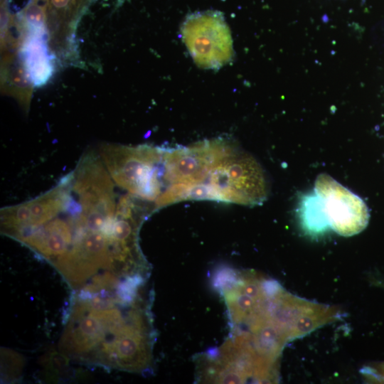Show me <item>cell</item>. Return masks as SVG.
Listing matches in <instances>:
<instances>
[{"label": "cell", "mask_w": 384, "mask_h": 384, "mask_svg": "<svg viewBox=\"0 0 384 384\" xmlns=\"http://www.w3.org/2000/svg\"><path fill=\"white\" fill-rule=\"evenodd\" d=\"M117 186L97 151L55 186L7 210V234L49 262L75 291L142 264L139 233L151 215Z\"/></svg>", "instance_id": "cell-1"}, {"label": "cell", "mask_w": 384, "mask_h": 384, "mask_svg": "<svg viewBox=\"0 0 384 384\" xmlns=\"http://www.w3.org/2000/svg\"><path fill=\"white\" fill-rule=\"evenodd\" d=\"M298 209L302 224L306 231L318 233L329 226L321 200L315 192L304 195Z\"/></svg>", "instance_id": "cell-9"}, {"label": "cell", "mask_w": 384, "mask_h": 384, "mask_svg": "<svg viewBox=\"0 0 384 384\" xmlns=\"http://www.w3.org/2000/svg\"><path fill=\"white\" fill-rule=\"evenodd\" d=\"M52 6L58 10H65L70 6L71 0H50Z\"/></svg>", "instance_id": "cell-11"}, {"label": "cell", "mask_w": 384, "mask_h": 384, "mask_svg": "<svg viewBox=\"0 0 384 384\" xmlns=\"http://www.w3.org/2000/svg\"><path fill=\"white\" fill-rule=\"evenodd\" d=\"M314 192L321 200L329 225L339 235H356L368 225L369 212L364 201L330 176H318Z\"/></svg>", "instance_id": "cell-7"}, {"label": "cell", "mask_w": 384, "mask_h": 384, "mask_svg": "<svg viewBox=\"0 0 384 384\" xmlns=\"http://www.w3.org/2000/svg\"><path fill=\"white\" fill-rule=\"evenodd\" d=\"M238 148L235 142L223 137L189 146L164 147V179L170 203L181 201L186 190L204 183L211 169Z\"/></svg>", "instance_id": "cell-4"}, {"label": "cell", "mask_w": 384, "mask_h": 384, "mask_svg": "<svg viewBox=\"0 0 384 384\" xmlns=\"http://www.w3.org/2000/svg\"><path fill=\"white\" fill-rule=\"evenodd\" d=\"M29 31L21 50V57L30 81L39 87L46 84L53 74V58L48 50L44 28Z\"/></svg>", "instance_id": "cell-8"}, {"label": "cell", "mask_w": 384, "mask_h": 384, "mask_svg": "<svg viewBox=\"0 0 384 384\" xmlns=\"http://www.w3.org/2000/svg\"><path fill=\"white\" fill-rule=\"evenodd\" d=\"M181 31L183 41L198 66L218 70L233 59L231 33L219 11L192 14L186 17Z\"/></svg>", "instance_id": "cell-6"}, {"label": "cell", "mask_w": 384, "mask_h": 384, "mask_svg": "<svg viewBox=\"0 0 384 384\" xmlns=\"http://www.w3.org/2000/svg\"><path fill=\"white\" fill-rule=\"evenodd\" d=\"M205 200L245 206L262 204L268 186L261 166L239 148L220 160L203 183Z\"/></svg>", "instance_id": "cell-3"}, {"label": "cell", "mask_w": 384, "mask_h": 384, "mask_svg": "<svg viewBox=\"0 0 384 384\" xmlns=\"http://www.w3.org/2000/svg\"><path fill=\"white\" fill-rule=\"evenodd\" d=\"M213 352L198 358L199 380L215 383H272L276 362L250 345L229 337Z\"/></svg>", "instance_id": "cell-5"}, {"label": "cell", "mask_w": 384, "mask_h": 384, "mask_svg": "<svg viewBox=\"0 0 384 384\" xmlns=\"http://www.w3.org/2000/svg\"><path fill=\"white\" fill-rule=\"evenodd\" d=\"M25 17L29 29L44 28V13L43 9L38 5H30L26 10Z\"/></svg>", "instance_id": "cell-10"}, {"label": "cell", "mask_w": 384, "mask_h": 384, "mask_svg": "<svg viewBox=\"0 0 384 384\" xmlns=\"http://www.w3.org/2000/svg\"><path fill=\"white\" fill-rule=\"evenodd\" d=\"M98 153L118 187L157 210L156 203L166 189L164 147L104 144Z\"/></svg>", "instance_id": "cell-2"}]
</instances>
